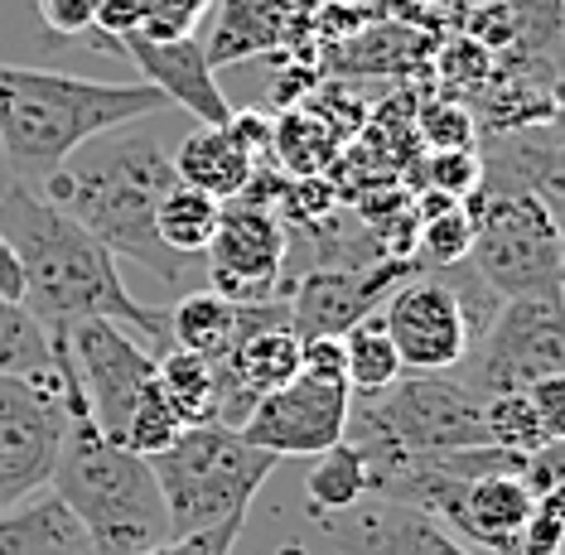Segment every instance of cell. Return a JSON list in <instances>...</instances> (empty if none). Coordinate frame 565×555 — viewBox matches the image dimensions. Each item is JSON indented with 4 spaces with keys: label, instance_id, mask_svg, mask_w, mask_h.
Segmentation results:
<instances>
[{
    "label": "cell",
    "instance_id": "cell-1",
    "mask_svg": "<svg viewBox=\"0 0 565 555\" xmlns=\"http://www.w3.org/2000/svg\"><path fill=\"white\" fill-rule=\"evenodd\" d=\"M0 237L10 242L24 270V309L40 319L44 333H68L73 324L107 319L136 329L156 357L170 348V314L140 305L126 290L117 256L68 213H58L40 189L10 184L0 193Z\"/></svg>",
    "mask_w": 565,
    "mask_h": 555
},
{
    "label": "cell",
    "instance_id": "cell-2",
    "mask_svg": "<svg viewBox=\"0 0 565 555\" xmlns=\"http://www.w3.org/2000/svg\"><path fill=\"white\" fill-rule=\"evenodd\" d=\"M170 184L174 160L160 140L121 126V136L107 131V140L97 136L78 154H68L44 179L40 193L83 232H93L111 256H126V262L146 266L150 276H160L164 286H179L194 262L174 256L156 232V209Z\"/></svg>",
    "mask_w": 565,
    "mask_h": 555
},
{
    "label": "cell",
    "instance_id": "cell-3",
    "mask_svg": "<svg viewBox=\"0 0 565 555\" xmlns=\"http://www.w3.org/2000/svg\"><path fill=\"white\" fill-rule=\"evenodd\" d=\"M54 367L63 382V410H68V430H63L54 473H49V493H54L83 532L93 536L97 555H140L170 541V512H164L160 483L150 463L131 455L126 445L107 435L87 416V402L73 377L63 333H54Z\"/></svg>",
    "mask_w": 565,
    "mask_h": 555
},
{
    "label": "cell",
    "instance_id": "cell-4",
    "mask_svg": "<svg viewBox=\"0 0 565 555\" xmlns=\"http://www.w3.org/2000/svg\"><path fill=\"white\" fill-rule=\"evenodd\" d=\"M164 107L170 102L150 83H97L78 73L0 63V150L24 189H44V179L87 140Z\"/></svg>",
    "mask_w": 565,
    "mask_h": 555
},
{
    "label": "cell",
    "instance_id": "cell-5",
    "mask_svg": "<svg viewBox=\"0 0 565 555\" xmlns=\"http://www.w3.org/2000/svg\"><path fill=\"white\" fill-rule=\"evenodd\" d=\"M150 473L160 483L170 536H194L209 526L237 522L252 512L262 483L271 479L276 459L262 455L227 425H184L179 440L160 455H150Z\"/></svg>",
    "mask_w": 565,
    "mask_h": 555
},
{
    "label": "cell",
    "instance_id": "cell-6",
    "mask_svg": "<svg viewBox=\"0 0 565 555\" xmlns=\"http://www.w3.org/2000/svg\"><path fill=\"white\" fill-rule=\"evenodd\" d=\"M349 440L363 459L392 455H449V449H479L483 435V396H473L459 377H402L363 406H349Z\"/></svg>",
    "mask_w": 565,
    "mask_h": 555
},
{
    "label": "cell",
    "instance_id": "cell-7",
    "mask_svg": "<svg viewBox=\"0 0 565 555\" xmlns=\"http://www.w3.org/2000/svg\"><path fill=\"white\" fill-rule=\"evenodd\" d=\"M498 305L503 300L473 270H465L459 280H449V270H416L387 295L382 329H387L406 377H440L465 363V353L498 314Z\"/></svg>",
    "mask_w": 565,
    "mask_h": 555
},
{
    "label": "cell",
    "instance_id": "cell-8",
    "mask_svg": "<svg viewBox=\"0 0 565 555\" xmlns=\"http://www.w3.org/2000/svg\"><path fill=\"white\" fill-rule=\"evenodd\" d=\"M469 270L498 300H561V223L532 193H473Z\"/></svg>",
    "mask_w": 565,
    "mask_h": 555
},
{
    "label": "cell",
    "instance_id": "cell-9",
    "mask_svg": "<svg viewBox=\"0 0 565 555\" xmlns=\"http://www.w3.org/2000/svg\"><path fill=\"white\" fill-rule=\"evenodd\" d=\"M459 367H469V377L459 382L473 396L526 392L536 382L565 377L561 300H503Z\"/></svg>",
    "mask_w": 565,
    "mask_h": 555
},
{
    "label": "cell",
    "instance_id": "cell-10",
    "mask_svg": "<svg viewBox=\"0 0 565 555\" xmlns=\"http://www.w3.org/2000/svg\"><path fill=\"white\" fill-rule=\"evenodd\" d=\"M68 410L58 367L0 377V508L49 488Z\"/></svg>",
    "mask_w": 565,
    "mask_h": 555
},
{
    "label": "cell",
    "instance_id": "cell-11",
    "mask_svg": "<svg viewBox=\"0 0 565 555\" xmlns=\"http://www.w3.org/2000/svg\"><path fill=\"white\" fill-rule=\"evenodd\" d=\"M286 223L252 199H233L217 213V232L203 252L213 295L233 305H266L286 300Z\"/></svg>",
    "mask_w": 565,
    "mask_h": 555
},
{
    "label": "cell",
    "instance_id": "cell-12",
    "mask_svg": "<svg viewBox=\"0 0 565 555\" xmlns=\"http://www.w3.org/2000/svg\"><path fill=\"white\" fill-rule=\"evenodd\" d=\"M63 348H68V363L87 402V416H93V425L107 440L121 445L131 406L156 382V353L136 333H126L121 324H107V319L73 324L63 333Z\"/></svg>",
    "mask_w": 565,
    "mask_h": 555
},
{
    "label": "cell",
    "instance_id": "cell-13",
    "mask_svg": "<svg viewBox=\"0 0 565 555\" xmlns=\"http://www.w3.org/2000/svg\"><path fill=\"white\" fill-rule=\"evenodd\" d=\"M416 262L402 256H382L363 266H315L300 276V286H286L290 305V329L295 339H343L353 324L377 314L387 295L402 280L416 276Z\"/></svg>",
    "mask_w": 565,
    "mask_h": 555
},
{
    "label": "cell",
    "instance_id": "cell-14",
    "mask_svg": "<svg viewBox=\"0 0 565 555\" xmlns=\"http://www.w3.org/2000/svg\"><path fill=\"white\" fill-rule=\"evenodd\" d=\"M353 392L333 382L315 377H295L280 392L262 396L252 406V416L242 420V440L271 459H300V455H324L343 440V425H349Z\"/></svg>",
    "mask_w": 565,
    "mask_h": 555
},
{
    "label": "cell",
    "instance_id": "cell-15",
    "mask_svg": "<svg viewBox=\"0 0 565 555\" xmlns=\"http://www.w3.org/2000/svg\"><path fill=\"white\" fill-rule=\"evenodd\" d=\"M117 49L140 68V83H150L170 107H184L189 116H199L203 126H227L233 121V102L223 97L209 63V49L189 39H140L126 34L117 39Z\"/></svg>",
    "mask_w": 565,
    "mask_h": 555
},
{
    "label": "cell",
    "instance_id": "cell-16",
    "mask_svg": "<svg viewBox=\"0 0 565 555\" xmlns=\"http://www.w3.org/2000/svg\"><path fill=\"white\" fill-rule=\"evenodd\" d=\"M324 532L333 541V555H473L426 512L387 498H363L339 517H324Z\"/></svg>",
    "mask_w": 565,
    "mask_h": 555
},
{
    "label": "cell",
    "instance_id": "cell-17",
    "mask_svg": "<svg viewBox=\"0 0 565 555\" xmlns=\"http://www.w3.org/2000/svg\"><path fill=\"white\" fill-rule=\"evenodd\" d=\"M324 0H223V20L209 49V63L247 58H290L295 44L315 30Z\"/></svg>",
    "mask_w": 565,
    "mask_h": 555
},
{
    "label": "cell",
    "instance_id": "cell-18",
    "mask_svg": "<svg viewBox=\"0 0 565 555\" xmlns=\"http://www.w3.org/2000/svg\"><path fill=\"white\" fill-rule=\"evenodd\" d=\"M290 324V305L286 300H266V305H233L213 290L179 295V305L170 309V348L199 353L217 367L233 348L256 329Z\"/></svg>",
    "mask_w": 565,
    "mask_h": 555
},
{
    "label": "cell",
    "instance_id": "cell-19",
    "mask_svg": "<svg viewBox=\"0 0 565 555\" xmlns=\"http://www.w3.org/2000/svg\"><path fill=\"white\" fill-rule=\"evenodd\" d=\"M532 493L518 473H488L459 488L455 508L445 517V532L455 541H469L483 555H518V536L532 512Z\"/></svg>",
    "mask_w": 565,
    "mask_h": 555
},
{
    "label": "cell",
    "instance_id": "cell-20",
    "mask_svg": "<svg viewBox=\"0 0 565 555\" xmlns=\"http://www.w3.org/2000/svg\"><path fill=\"white\" fill-rule=\"evenodd\" d=\"M483 435L508 455H536L565 435V377L536 382L526 392L483 396Z\"/></svg>",
    "mask_w": 565,
    "mask_h": 555
},
{
    "label": "cell",
    "instance_id": "cell-21",
    "mask_svg": "<svg viewBox=\"0 0 565 555\" xmlns=\"http://www.w3.org/2000/svg\"><path fill=\"white\" fill-rule=\"evenodd\" d=\"M0 555H97L83 522L54 493L0 508Z\"/></svg>",
    "mask_w": 565,
    "mask_h": 555
},
{
    "label": "cell",
    "instance_id": "cell-22",
    "mask_svg": "<svg viewBox=\"0 0 565 555\" xmlns=\"http://www.w3.org/2000/svg\"><path fill=\"white\" fill-rule=\"evenodd\" d=\"M256 170H262L256 154L242 146L227 126H199L194 136H184V146H179V154H174V179L213 193L217 203L242 199Z\"/></svg>",
    "mask_w": 565,
    "mask_h": 555
},
{
    "label": "cell",
    "instance_id": "cell-23",
    "mask_svg": "<svg viewBox=\"0 0 565 555\" xmlns=\"http://www.w3.org/2000/svg\"><path fill=\"white\" fill-rule=\"evenodd\" d=\"M217 213H223V203H217L213 193H203L194 184H184V179H174V184L164 189L160 209H156V232H160V242L174 256H184V262H203V252H209V242L217 232Z\"/></svg>",
    "mask_w": 565,
    "mask_h": 555
},
{
    "label": "cell",
    "instance_id": "cell-24",
    "mask_svg": "<svg viewBox=\"0 0 565 555\" xmlns=\"http://www.w3.org/2000/svg\"><path fill=\"white\" fill-rule=\"evenodd\" d=\"M363 498H372L367 463L349 440H339L315 459L310 479H305V508H310V517L324 522V517H339V512L358 508Z\"/></svg>",
    "mask_w": 565,
    "mask_h": 555
},
{
    "label": "cell",
    "instance_id": "cell-25",
    "mask_svg": "<svg viewBox=\"0 0 565 555\" xmlns=\"http://www.w3.org/2000/svg\"><path fill=\"white\" fill-rule=\"evenodd\" d=\"M339 154V131H329L319 116L305 107L280 111L271 121V160L280 174L290 179H319Z\"/></svg>",
    "mask_w": 565,
    "mask_h": 555
},
{
    "label": "cell",
    "instance_id": "cell-26",
    "mask_svg": "<svg viewBox=\"0 0 565 555\" xmlns=\"http://www.w3.org/2000/svg\"><path fill=\"white\" fill-rule=\"evenodd\" d=\"M156 382L184 425H209L217 416V367L184 348H164L156 357Z\"/></svg>",
    "mask_w": 565,
    "mask_h": 555
},
{
    "label": "cell",
    "instance_id": "cell-27",
    "mask_svg": "<svg viewBox=\"0 0 565 555\" xmlns=\"http://www.w3.org/2000/svg\"><path fill=\"white\" fill-rule=\"evenodd\" d=\"M339 343H343V372H349V392L377 396V392H387V386H396V382L406 377L402 357H396L387 329H382V314H367L363 324H353Z\"/></svg>",
    "mask_w": 565,
    "mask_h": 555
},
{
    "label": "cell",
    "instance_id": "cell-28",
    "mask_svg": "<svg viewBox=\"0 0 565 555\" xmlns=\"http://www.w3.org/2000/svg\"><path fill=\"white\" fill-rule=\"evenodd\" d=\"M416 247L426 252L430 270H449V266H465L473 252V213L469 203H455L445 193H430L420 203L416 217Z\"/></svg>",
    "mask_w": 565,
    "mask_h": 555
},
{
    "label": "cell",
    "instance_id": "cell-29",
    "mask_svg": "<svg viewBox=\"0 0 565 555\" xmlns=\"http://www.w3.org/2000/svg\"><path fill=\"white\" fill-rule=\"evenodd\" d=\"M54 367V333L40 329V319L24 305L0 300V377Z\"/></svg>",
    "mask_w": 565,
    "mask_h": 555
},
{
    "label": "cell",
    "instance_id": "cell-30",
    "mask_svg": "<svg viewBox=\"0 0 565 555\" xmlns=\"http://www.w3.org/2000/svg\"><path fill=\"white\" fill-rule=\"evenodd\" d=\"M179 430H184V420L170 410L160 382H150L146 392H140V402L131 406V420H126L121 445L131 449V455H140V459H150V455H160V449H170L179 440Z\"/></svg>",
    "mask_w": 565,
    "mask_h": 555
},
{
    "label": "cell",
    "instance_id": "cell-31",
    "mask_svg": "<svg viewBox=\"0 0 565 555\" xmlns=\"http://www.w3.org/2000/svg\"><path fill=\"white\" fill-rule=\"evenodd\" d=\"M426 179H430V193L465 203L483 189V160L473 150H435L426 164Z\"/></svg>",
    "mask_w": 565,
    "mask_h": 555
},
{
    "label": "cell",
    "instance_id": "cell-32",
    "mask_svg": "<svg viewBox=\"0 0 565 555\" xmlns=\"http://www.w3.org/2000/svg\"><path fill=\"white\" fill-rule=\"evenodd\" d=\"M561 536H565V488L532 502L526 526L518 536V555H561Z\"/></svg>",
    "mask_w": 565,
    "mask_h": 555
},
{
    "label": "cell",
    "instance_id": "cell-33",
    "mask_svg": "<svg viewBox=\"0 0 565 555\" xmlns=\"http://www.w3.org/2000/svg\"><path fill=\"white\" fill-rule=\"evenodd\" d=\"M213 0H146V24L140 39H189L194 24L209 15Z\"/></svg>",
    "mask_w": 565,
    "mask_h": 555
},
{
    "label": "cell",
    "instance_id": "cell-34",
    "mask_svg": "<svg viewBox=\"0 0 565 555\" xmlns=\"http://www.w3.org/2000/svg\"><path fill=\"white\" fill-rule=\"evenodd\" d=\"M420 136L430 140V150H473V116L459 102H435L420 116Z\"/></svg>",
    "mask_w": 565,
    "mask_h": 555
},
{
    "label": "cell",
    "instance_id": "cell-35",
    "mask_svg": "<svg viewBox=\"0 0 565 555\" xmlns=\"http://www.w3.org/2000/svg\"><path fill=\"white\" fill-rule=\"evenodd\" d=\"M40 20L58 39H93L97 44V0H40Z\"/></svg>",
    "mask_w": 565,
    "mask_h": 555
},
{
    "label": "cell",
    "instance_id": "cell-36",
    "mask_svg": "<svg viewBox=\"0 0 565 555\" xmlns=\"http://www.w3.org/2000/svg\"><path fill=\"white\" fill-rule=\"evenodd\" d=\"M242 526H247V517L209 526V532H194V536H170V541H160L156 551H140V555H233Z\"/></svg>",
    "mask_w": 565,
    "mask_h": 555
},
{
    "label": "cell",
    "instance_id": "cell-37",
    "mask_svg": "<svg viewBox=\"0 0 565 555\" xmlns=\"http://www.w3.org/2000/svg\"><path fill=\"white\" fill-rule=\"evenodd\" d=\"M300 377L349 386V372H343V343L339 339H300Z\"/></svg>",
    "mask_w": 565,
    "mask_h": 555
},
{
    "label": "cell",
    "instance_id": "cell-38",
    "mask_svg": "<svg viewBox=\"0 0 565 555\" xmlns=\"http://www.w3.org/2000/svg\"><path fill=\"white\" fill-rule=\"evenodd\" d=\"M0 300L24 305V270H20V262H15V252H10L6 237H0Z\"/></svg>",
    "mask_w": 565,
    "mask_h": 555
},
{
    "label": "cell",
    "instance_id": "cell-39",
    "mask_svg": "<svg viewBox=\"0 0 565 555\" xmlns=\"http://www.w3.org/2000/svg\"><path fill=\"white\" fill-rule=\"evenodd\" d=\"M339 6H372V0H339Z\"/></svg>",
    "mask_w": 565,
    "mask_h": 555
}]
</instances>
